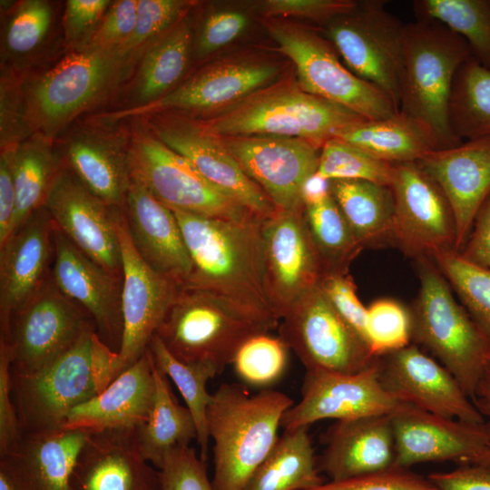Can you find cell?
<instances>
[{
	"label": "cell",
	"instance_id": "6da1fadb",
	"mask_svg": "<svg viewBox=\"0 0 490 490\" xmlns=\"http://www.w3.org/2000/svg\"><path fill=\"white\" fill-rule=\"evenodd\" d=\"M172 211L191 261L184 284L207 289L279 325L265 283L262 220L238 221Z\"/></svg>",
	"mask_w": 490,
	"mask_h": 490
},
{
	"label": "cell",
	"instance_id": "7a4b0ae2",
	"mask_svg": "<svg viewBox=\"0 0 490 490\" xmlns=\"http://www.w3.org/2000/svg\"><path fill=\"white\" fill-rule=\"evenodd\" d=\"M293 405L286 394L265 389L250 394L224 383L211 394L206 424L213 441L215 490H243L279 439L278 431Z\"/></svg>",
	"mask_w": 490,
	"mask_h": 490
},
{
	"label": "cell",
	"instance_id": "3957f363",
	"mask_svg": "<svg viewBox=\"0 0 490 490\" xmlns=\"http://www.w3.org/2000/svg\"><path fill=\"white\" fill-rule=\"evenodd\" d=\"M193 118L205 132L217 137H290L318 151L348 127L367 120L288 80L275 82L215 113Z\"/></svg>",
	"mask_w": 490,
	"mask_h": 490
},
{
	"label": "cell",
	"instance_id": "277c9868",
	"mask_svg": "<svg viewBox=\"0 0 490 490\" xmlns=\"http://www.w3.org/2000/svg\"><path fill=\"white\" fill-rule=\"evenodd\" d=\"M135 63L119 50L84 48L34 76H23L25 118L32 133L51 140L82 113L99 104Z\"/></svg>",
	"mask_w": 490,
	"mask_h": 490
},
{
	"label": "cell",
	"instance_id": "5b68a950",
	"mask_svg": "<svg viewBox=\"0 0 490 490\" xmlns=\"http://www.w3.org/2000/svg\"><path fill=\"white\" fill-rule=\"evenodd\" d=\"M470 56L467 43L437 22L405 24L399 111L425 124L439 149L462 142L452 133L449 104L456 74Z\"/></svg>",
	"mask_w": 490,
	"mask_h": 490
},
{
	"label": "cell",
	"instance_id": "8992f818",
	"mask_svg": "<svg viewBox=\"0 0 490 490\" xmlns=\"http://www.w3.org/2000/svg\"><path fill=\"white\" fill-rule=\"evenodd\" d=\"M418 294L409 309L411 340L428 350L472 400L490 358V339L454 297L429 257L416 260Z\"/></svg>",
	"mask_w": 490,
	"mask_h": 490
},
{
	"label": "cell",
	"instance_id": "52a82bcc",
	"mask_svg": "<svg viewBox=\"0 0 490 490\" xmlns=\"http://www.w3.org/2000/svg\"><path fill=\"white\" fill-rule=\"evenodd\" d=\"M277 326L207 289L181 284L155 335L177 359L209 363L221 373L245 341Z\"/></svg>",
	"mask_w": 490,
	"mask_h": 490
},
{
	"label": "cell",
	"instance_id": "ba28073f",
	"mask_svg": "<svg viewBox=\"0 0 490 490\" xmlns=\"http://www.w3.org/2000/svg\"><path fill=\"white\" fill-rule=\"evenodd\" d=\"M132 176L162 203L203 217L247 221L261 220L210 182L184 157L163 143L142 117L130 118Z\"/></svg>",
	"mask_w": 490,
	"mask_h": 490
},
{
	"label": "cell",
	"instance_id": "9c48e42d",
	"mask_svg": "<svg viewBox=\"0 0 490 490\" xmlns=\"http://www.w3.org/2000/svg\"><path fill=\"white\" fill-rule=\"evenodd\" d=\"M263 24L279 51L294 64L297 83L305 92L367 120L386 118L399 111L384 91L341 63L333 44L316 31L278 18H266Z\"/></svg>",
	"mask_w": 490,
	"mask_h": 490
},
{
	"label": "cell",
	"instance_id": "30bf717a",
	"mask_svg": "<svg viewBox=\"0 0 490 490\" xmlns=\"http://www.w3.org/2000/svg\"><path fill=\"white\" fill-rule=\"evenodd\" d=\"M327 24L328 40L347 67L384 91L399 110L405 24L386 8V1L357 2Z\"/></svg>",
	"mask_w": 490,
	"mask_h": 490
},
{
	"label": "cell",
	"instance_id": "8fae6325",
	"mask_svg": "<svg viewBox=\"0 0 490 490\" xmlns=\"http://www.w3.org/2000/svg\"><path fill=\"white\" fill-rule=\"evenodd\" d=\"M96 332L92 317L63 294L52 277L13 317L5 341L11 372L30 375L44 368Z\"/></svg>",
	"mask_w": 490,
	"mask_h": 490
},
{
	"label": "cell",
	"instance_id": "7c38bea8",
	"mask_svg": "<svg viewBox=\"0 0 490 490\" xmlns=\"http://www.w3.org/2000/svg\"><path fill=\"white\" fill-rule=\"evenodd\" d=\"M93 333L38 372H11V393L22 433L63 428L74 407L97 395L90 365Z\"/></svg>",
	"mask_w": 490,
	"mask_h": 490
},
{
	"label": "cell",
	"instance_id": "4fadbf2b",
	"mask_svg": "<svg viewBox=\"0 0 490 490\" xmlns=\"http://www.w3.org/2000/svg\"><path fill=\"white\" fill-rule=\"evenodd\" d=\"M281 320L279 338L307 370L356 373L376 359L318 285L299 299Z\"/></svg>",
	"mask_w": 490,
	"mask_h": 490
},
{
	"label": "cell",
	"instance_id": "5bb4252c",
	"mask_svg": "<svg viewBox=\"0 0 490 490\" xmlns=\"http://www.w3.org/2000/svg\"><path fill=\"white\" fill-rule=\"evenodd\" d=\"M278 64L260 59L221 60L199 70L159 100L135 109H119L100 116L109 122L157 113L202 117L223 110L273 83Z\"/></svg>",
	"mask_w": 490,
	"mask_h": 490
},
{
	"label": "cell",
	"instance_id": "9a60e30c",
	"mask_svg": "<svg viewBox=\"0 0 490 490\" xmlns=\"http://www.w3.org/2000/svg\"><path fill=\"white\" fill-rule=\"evenodd\" d=\"M149 128L168 147L188 160L210 182L264 220L279 210L241 169L220 137L205 132L189 115L164 112L142 116Z\"/></svg>",
	"mask_w": 490,
	"mask_h": 490
},
{
	"label": "cell",
	"instance_id": "2e32d148",
	"mask_svg": "<svg viewBox=\"0 0 490 490\" xmlns=\"http://www.w3.org/2000/svg\"><path fill=\"white\" fill-rule=\"evenodd\" d=\"M394 246L415 260L456 250V226L448 200L417 162L395 164Z\"/></svg>",
	"mask_w": 490,
	"mask_h": 490
},
{
	"label": "cell",
	"instance_id": "e0dca14e",
	"mask_svg": "<svg viewBox=\"0 0 490 490\" xmlns=\"http://www.w3.org/2000/svg\"><path fill=\"white\" fill-rule=\"evenodd\" d=\"M115 228L122 264L123 332L114 379L148 349L181 284L150 268L135 250L123 210L115 209Z\"/></svg>",
	"mask_w": 490,
	"mask_h": 490
},
{
	"label": "cell",
	"instance_id": "ac0fdd59",
	"mask_svg": "<svg viewBox=\"0 0 490 490\" xmlns=\"http://www.w3.org/2000/svg\"><path fill=\"white\" fill-rule=\"evenodd\" d=\"M400 403L381 385L377 358L356 373L307 370L301 398L284 414L281 427L292 430L328 418L390 415Z\"/></svg>",
	"mask_w": 490,
	"mask_h": 490
},
{
	"label": "cell",
	"instance_id": "d6986e66",
	"mask_svg": "<svg viewBox=\"0 0 490 490\" xmlns=\"http://www.w3.org/2000/svg\"><path fill=\"white\" fill-rule=\"evenodd\" d=\"M304 210L279 211L261 221L266 289L279 320L324 275Z\"/></svg>",
	"mask_w": 490,
	"mask_h": 490
},
{
	"label": "cell",
	"instance_id": "ffe728a7",
	"mask_svg": "<svg viewBox=\"0 0 490 490\" xmlns=\"http://www.w3.org/2000/svg\"><path fill=\"white\" fill-rule=\"evenodd\" d=\"M389 416L396 466L409 469L416 464L444 461L477 465L488 449L484 423L445 417L403 402Z\"/></svg>",
	"mask_w": 490,
	"mask_h": 490
},
{
	"label": "cell",
	"instance_id": "44dd1931",
	"mask_svg": "<svg viewBox=\"0 0 490 490\" xmlns=\"http://www.w3.org/2000/svg\"><path fill=\"white\" fill-rule=\"evenodd\" d=\"M383 387L397 400L469 423L484 417L455 377L416 344L377 358Z\"/></svg>",
	"mask_w": 490,
	"mask_h": 490
},
{
	"label": "cell",
	"instance_id": "7402d4cb",
	"mask_svg": "<svg viewBox=\"0 0 490 490\" xmlns=\"http://www.w3.org/2000/svg\"><path fill=\"white\" fill-rule=\"evenodd\" d=\"M244 172L279 211H303V182L317 172L319 152L297 138L248 135L220 137Z\"/></svg>",
	"mask_w": 490,
	"mask_h": 490
},
{
	"label": "cell",
	"instance_id": "603a6c76",
	"mask_svg": "<svg viewBox=\"0 0 490 490\" xmlns=\"http://www.w3.org/2000/svg\"><path fill=\"white\" fill-rule=\"evenodd\" d=\"M55 227L83 254L122 277L115 209L93 194L68 169L60 172L44 204Z\"/></svg>",
	"mask_w": 490,
	"mask_h": 490
},
{
	"label": "cell",
	"instance_id": "cb8c5ba5",
	"mask_svg": "<svg viewBox=\"0 0 490 490\" xmlns=\"http://www.w3.org/2000/svg\"><path fill=\"white\" fill-rule=\"evenodd\" d=\"M51 277L63 294L92 317L101 340L118 353L123 332L122 277L88 258L56 227Z\"/></svg>",
	"mask_w": 490,
	"mask_h": 490
},
{
	"label": "cell",
	"instance_id": "d4e9b609",
	"mask_svg": "<svg viewBox=\"0 0 490 490\" xmlns=\"http://www.w3.org/2000/svg\"><path fill=\"white\" fill-rule=\"evenodd\" d=\"M54 223L45 207L34 212L0 248V339L18 310L52 273Z\"/></svg>",
	"mask_w": 490,
	"mask_h": 490
},
{
	"label": "cell",
	"instance_id": "484cf974",
	"mask_svg": "<svg viewBox=\"0 0 490 490\" xmlns=\"http://www.w3.org/2000/svg\"><path fill=\"white\" fill-rule=\"evenodd\" d=\"M105 124L79 126L64 140L59 155L64 167L93 194L123 209L132 183L128 132Z\"/></svg>",
	"mask_w": 490,
	"mask_h": 490
},
{
	"label": "cell",
	"instance_id": "4316f807",
	"mask_svg": "<svg viewBox=\"0 0 490 490\" xmlns=\"http://www.w3.org/2000/svg\"><path fill=\"white\" fill-rule=\"evenodd\" d=\"M136 429L91 432L75 461L70 490H162L159 470L139 449Z\"/></svg>",
	"mask_w": 490,
	"mask_h": 490
},
{
	"label": "cell",
	"instance_id": "83f0119b",
	"mask_svg": "<svg viewBox=\"0 0 490 490\" xmlns=\"http://www.w3.org/2000/svg\"><path fill=\"white\" fill-rule=\"evenodd\" d=\"M441 188L456 226V250L468 240L475 217L490 195V136L436 149L417 162Z\"/></svg>",
	"mask_w": 490,
	"mask_h": 490
},
{
	"label": "cell",
	"instance_id": "f1b7e54d",
	"mask_svg": "<svg viewBox=\"0 0 490 490\" xmlns=\"http://www.w3.org/2000/svg\"><path fill=\"white\" fill-rule=\"evenodd\" d=\"M122 210L132 242L144 262L156 272L184 284L191 261L172 209L132 176Z\"/></svg>",
	"mask_w": 490,
	"mask_h": 490
},
{
	"label": "cell",
	"instance_id": "f546056e",
	"mask_svg": "<svg viewBox=\"0 0 490 490\" xmlns=\"http://www.w3.org/2000/svg\"><path fill=\"white\" fill-rule=\"evenodd\" d=\"M90 433L65 428L22 433L0 454V471L15 490H70L75 461Z\"/></svg>",
	"mask_w": 490,
	"mask_h": 490
},
{
	"label": "cell",
	"instance_id": "4dcf8cb0",
	"mask_svg": "<svg viewBox=\"0 0 490 490\" xmlns=\"http://www.w3.org/2000/svg\"><path fill=\"white\" fill-rule=\"evenodd\" d=\"M319 472L330 481L382 472L396 466V447L389 415L336 421L324 434Z\"/></svg>",
	"mask_w": 490,
	"mask_h": 490
},
{
	"label": "cell",
	"instance_id": "1f68e13d",
	"mask_svg": "<svg viewBox=\"0 0 490 490\" xmlns=\"http://www.w3.org/2000/svg\"><path fill=\"white\" fill-rule=\"evenodd\" d=\"M154 394L153 360L147 349L104 391L74 407L63 428L90 432L136 429L148 418Z\"/></svg>",
	"mask_w": 490,
	"mask_h": 490
},
{
	"label": "cell",
	"instance_id": "d6a6232c",
	"mask_svg": "<svg viewBox=\"0 0 490 490\" xmlns=\"http://www.w3.org/2000/svg\"><path fill=\"white\" fill-rule=\"evenodd\" d=\"M193 33L188 15L142 53L131 82L126 106L150 104L173 90L184 75L192 52Z\"/></svg>",
	"mask_w": 490,
	"mask_h": 490
},
{
	"label": "cell",
	"instance_id": "836d02e7",
	"mask_svg": "<svg viewBox=\"0 0 490 490\" xmlns=\"http://www.w3.org/2000/svg\"><path fill=\"white\" fill-rule=\"evenodd\" d=\"M337 138L391 164L417 162L439 149L425 124L400 111L386 118L364 120Z\"/></svg>",
	"mask_w": 490,
	"mask_h": 490
},
{
	"label": "cell",
	"instance_id": "e575fe53",
	"mask_svg": "<svg viewBox=\"0 0 490 490\" xmlns=\"http://www.w3.org/2000/svg\"><path fill=\"white\" fill-rule=\"evenodd\" d=\"M330 193L363 249L394 246V198L389 186L335 180L330 181Z\"/></svg>",
	"mask_w": 490,
	"mask_h": 490
},
{
	"label": "cell",
	"instance_id": "d590c367",
	"mask_svg": "<svg viewBox=\"0 0 490 490\" xmlns=\"http://www.w3.org/2000/svg\"><path fill=\"white\" fill-rule=\"evenodd\" d=\"M53 142L36 132L11 147L15 190L13 234L34 212L44 207L63 169L60 155L54 150Z\"/></svg>",
	"mask_w": 490,
	"mask_h": 490
},
{
	"label": "cell",
	"instance_id": "8d00e7d4",
	"mask_svg": "<svg viewBox=\"0 0 490 490\" xmlns=\"http://www.w3.org/2000/svg\"><path fill=\"white\" fill-rule=\"evenodd\" d=\"M309 427L284 430L243 490H309L324 483Z\"/></svg>",
	"mask_w": 490,
	"mask_h": 490
},
{
	"label": "cell",
	"instance_id": "74e56055",
	"mask_svg": "<svg viewBox=\"0 0 490 490\" xmlns=\"http://www.w3.org/2000/svg\"><path fill=\"white\" fill-rule=\"evenodd\" d=\"M153 376V403L148 418L136 429V437L142 456L159 469L172 450L197 438V429L191 412L179 405L167 377L154 363Z\"/></svg>",
	"mask_w": 490,
	"mask_h": 490
},
{
	"label": "cell",
	"instance_id": "f35d334b",
	"mask_svg": "<svg viewBox=\"0 0 490 490\" xmlns=\"http://www.w3.org/2000/svg\"><path fill=\"white\" fill-rule=\"evenodd\" d=\"M449 124L460 142L490 136V71L472 55L455 77Z\"/></svg>",
	"mask_w": 490,
	"mask_h": 490
},
{
	"label": "cell",
	"instance_id": "ab89813d",
	"mask_svg": "<svg viewBox=\"0 0 490 490\" xmlns=\"http://www.w3.org/2000/svg\"><path fill=\"white\" fill-rule=\"evenodd\" d=\"M54 19L49 1L16 2L5 15L2 25V68L19 73L47 43Z\"/></svg>",
	"mask_w": 490,
	"mask_h": 490
},
{
	"label": "cell",
	"instance_id": "60d3db41",
	"mask_svg": "<svg viewBox=\"0 0 490 490\" xmlns=\"http://www.w3.org/2000/svg\"><path fill=\"white\" fill-rule=\"evenodd\" d=\"M413 6L417 19L437 22L461 36L490 71V0H416Z\"/></svg>",
	"mask_w": 490,
	"mask_h": 490
},
{
	"label": "cell",
	"instance_id": "b9f144b4",
	"mask_svg": "<svg viewBox=\"0 0 490 490\" xmlns=\"http://www.w3.org/2000/svg\"><path fill=\"white\" fill-rule=\"evenodd\" d=\"M148 349L155 367L172 380L184 399L196 426L201 458L205 461L210 440L206 412L211 399V394L208 393L206 386L210 379L220 374L219 371L209 363H186L177 359L155 334Z\"/></svg>",
	"mask_w": 490,
	"mask_h": 490
},
{
	"label": "cell",
	"instance_id": "7bdbcfd3",
	"mask_svg": "<svg viewBox=\"0 0 490 490\" xmlns=\"http://www.w3.org/2000/svg\"><path fill=\"white\" fill-rule=\"evenodd\" d=\"M304 219L323 273L348 274L362 250L333 198L305 207Z\"/></svg>",
	"mask_w": 490,
	"mask_h": 490
},
{
	"label": "cell",
	"instance_id": "ee69618b",
	"mask_svg": "<svg viewBox=\"0 0 490 490\" xmlns=\"http://www.w3.org/2000/svg\"><path fill=\"white\" fill-rule=\"evenodd\" d=\"M430 258L490 339V270L466 260L456 250H440Z\"/></svg>",
	"mask_w": 490,
	"mask_h": 490
},
{
	"label": "cell",
	"instance_id": "f6af8a7d",
	"mask_svg": "<svg viewBox=\"0 0 490 490\" xmlns=\"http://www.w3.org/2000/svg\"><path fill=\"white\" fill-rule=\"evenodd\" d=\"M317 172L330 181L359 180L390 186L395 164L376 159L339 138H333L319 152Z\"/></svg>",
	"mask_w": 490,
	"mask_h": 490
},
{
	"label": "cell",
	"instance_id": "bcb514c9",
	"mask_svg": "<svg viewBox=\"0 0 490 490\" xmlns=\"http://www.w3.org/2000/svg\"><path fill=\"white\" fill-rule=\"evenodd\" d=\"M193 5L187 0H139L133 34L119 51L137 64L145 49L188 15Z\"/></svg>",
	"mask_w": 490,
	"mask_h": 490
},
{
	"label": "cell",
	"instance_id": "7dc6e473",
	"mask_svg": "<svg viewBox=\"0 0 490 490\" xmlns=\"http://www.w3.org/2000/svg\"><path fill=\"white\" fill-rule=\"evenodd\" d=\"M367 312V342L375 358L398 350L410 344L409 309L393 299L373 301Z\"/></svg>",
	"mask_w": 490,
	"mask_h": 490
},
{
	"label": "cell",
	"instance_id": "c3c4849f",
	"mask_svg": "<svg viewBox=\"0 0 490 490\" xmlns=\"http://www.w3.org/2000/svg\"><path fill=\"white\" fill-rule=\"evenodd\" d=\"M288 349L279 337L259 334L240 346L232 364L245 382L256 386L268 385L277 380L285 370Z\"/></svg>",
	"mask_w": 490,
	"mask_h": 490
},
{
	"label": "cell",
	"instance_id": "681fc988",
	"mask_svg": "<svg viewBox=\"0 0 490 490\" xmlns=\"http://www.w3.org/2000/svg\"><path fill=\"white\" fill-rule=\"evenodd\" d=\"M18 74L1 67V150L14 147L33 134L25 118L22 92L23 76Z\"/></svg>",
	"mask_w": 490,
	"mask_h": 490
},
{
	"label": "cell",
	"instance_id": "f907efd6",
	"mask_svg": "<svg viewBox=\"0 0 490 490\" xmlns=\"http://www.w3.org/2000/svg\"><path fill=\"white\" fill-rule=\"evenodd\" d=\"M158 470L162 490H215L205 461L190 446L172 450Z\"/></svg>",
	"mask_w": 490,
	"mask_h": 490
},
{
	"label": "cell",
	"instance_id": "816d5d0a",
	"mask_svg": "<svg viewBox=\"0 0 490 490\" xmlns=\"http://www.w3.org/2000/svg\"><path fill=\"white\" fill-rule=\"evenodd\" d=\"M318 288L336 312L368 345V309L359 300L357 286L349 274L325 275L321 278Z\"/></svg>",
	"mask_w": 490,
	"mask_h": 490
},
{
	"label": "cell",
	"instance_id": "f5cc1de1",
	"mask_svg": "<svg viewBox=\"0 0 490 490\" xmlns=\"http://www.w3.org/2000/svg\"><path fill=\"white\" fill-rule=\"evenodd\" d=\"M109 0H67L63 15L64 42L71 51L84 49L111 5Z\"/></svg>",
	"mask_w": 490,
	"mask_h": 490
},
{
	"label": "cell",
	"instance_id": "db71d44e",
	"mask_svg": "<svg viewBox=\"0 0 490 490\" xmlns=\"http://www.w3.org/2000/svg\"><path fill=\"white\" fill-rule=\"evenodd\" d=\"M309 490H438L427 478L407 468H393L353 478L323 483Z\"/></svg>",
	"mask_w": 490,
	"mask_h": 490
},
{
	"label": "cell",
	"instance_id": "11a10c76",
	"mask_svg": "<svg viewBox=\"0 0 490 490\" xmlns=\"http://www.w3.org/2000/svg\"><path fill=\"white\" fill-rule=\"evenodd\" d=\"M139 0L113 1L85 48L120 50L133 34Z\"/></svg>",
	"mask_w": 490,
	"mask_h": 490
},
{
	"label": "cell",
	"instance_id": "9f6ffc18",
	"mask_svg": "<svg viewBox=\"0 0 490 490\" xmlns=\"http://www.w3.org/2000/svg\"><path fill=\"white\" fill-rule=\"evenodd\" d=\"M245 14L234 10L210 13L203 20L195 44V54L204 58L231 43L246 28Z\"/></svg>",
	"mask_w": 490,
	"mask_h": 490
},
{
	"label": "cell",
	"instance_id": "6f0895ef",
	"mask_svg": "<svg viewBox=\"0 0 490 490\" xmlns=\"http://www.w3.org/2000/svg\"><path fill=\"white\" fill-rule=\"evenodd\" d=\"M356 4L353 0H266L260 8L267 18L294 16L327 24L350 12Z\"/></svg>",
	"mask_w": 490,
	"mask_h": 490
},
{
	"label": "cell",
	"instance_id": "680465c9",
	"mask_svg": "<svg viewBox=\"0 0 490 490\" xmlns=\"http://www.w3.org/2000/svg\"><path fill=\"white\" fill-rule=\"evenodd\" d=\"M22 436V429L11 393V353L0 340V454Z\"/></svg>",
	"mask_w": 490,
	"mask_h": 490
},
{
	"label": "cell",
	"instance_id": "91938a15",
	"mask_svg": "<svg viewBox=\"0 0 490 490\" xmlns=\"http://www.w3.org/2000/svg\"><path fill=\"white\" fill-rule=\"evenodd\" d=\"M427 478L438 490H490V466L460 465L448 472L432 473Z\"/></svg>",
	"mask_w": 490,
	"mask_h": 490
},
{
	"label": "cell",
	"instance_id": "94428289",
	"mask_svg": "<svg viewBox=\"0 0 490 490\" xmlns=\"http://www.w3.org/2000/svg\"><path fill=\"white\" fill-rule=\"evenodd\" d=\"M15 212V190L12 166V149L1 150L0 156V248L13 234Z\"/></svg>",
	"mask_w": 490,
	"mask_h": 490
},
{
	"label": "cell",
	"instance_id": "6125c7cd",
	"mask_svg": "<svg viewBox=\"0 0 490 490\" xmlns=\"http://www.w3.org/2000/svg\"><path fill=\"white\" fill-rule=\"evenodd\" d=\"M459 252L466 260L490 270V195L481 206L468 240Z\"/></svg>",
	"mask_w": 490,
	"mask_h": 490
},
{
	"label": "cell",
	"instance_id": "be15d7a7",
	"mask_svg": "<svg viewBox=\"0 0 490 490\" xmlns=\"http://www.w3.org/2000/svg\"><path fill=\"white\" fill-rule=\"evenodd\" d=\"M118 353L109 348L96 333L91 342V374L97 395L104 391L114 380Z\"/></svg>",
	"mask_w": 490,
	"mask_h": 490
},
{
	"label": "cell",
	"instance_id": "e7e4bbea",
	"mask_svg": "<svg viewBox=\"0 0 490 490\" xmlns=\"http://www.w3.org/2000/svg\"><path fill=\"white\" fill-rule=\"evenodd\" d=\"M472 402L484 417V425L489 440L488 449L477 465L490 466V358L477 383Z\"/></svg>",
	"mask_w": 490,
	"mask_h": 490
},
{
	"label": "cell",
	"instance_id": "03108f58",
	"mask_svg": "<svg viewBox=\"0 0 490 490\" xmlns=\"http://www.w3.org/2000/svg\"><path fill=\"white\" fill-rule=\"evenodd\" d=\"M330 195V180L318 172L308 177L302 184L300 197L305 207L320 203Z\"/></svg>",
	"mask_w": 490,
	"mask_h": 490
},
{
	"label": "cell",
	"instance_id": "003e7915",
	"mask_svg": "<svg viewBox=\"0 0 490 490\" xmlns=\"http://www.w3.org/2000/svg\"><path fill=\"white\" fill-rule=\"evenodd\" d=\"M0 490H15L8 477L0 471Z\"/></svg>",
	"mask_w": 490,
	"mask_h": 490
}]
</instances>
